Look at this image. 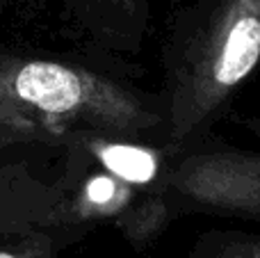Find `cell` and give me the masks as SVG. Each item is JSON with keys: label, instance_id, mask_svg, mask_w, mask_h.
I'll use <instances>...</instances> for the list:
<instances>
[{"label": "cell", "instance_id": "cell-1", "mask_svg": "<svg viewBox=\"0 0 260 258\" xmlns=\"http://www.w3.org/2000/svg\"><path fill=\"white\" fill-rule=\"evenodd\" d=\"M160 155L197 146L260 69V0H187L162 37Z\"/></svg>", "mask_w": 260, "mask_h": 258}, {"label": "cell", "instance_id": "cell-2", "mask_svg": "<svg viewBox=\"0 0 260 258\" xmlns=\"http://www.w3.org/2000/svg\"><path fill=\"white\" fill-rule=\"evenodd\" d=\"M0 128L48 131L69 144L110 140L160 151L165 108L157 91L85 62L0 57Z\"/></svg>", "mask_w": 260, "mask_h": 258}, {"label": "cell", "instance_id": "cell-3", "mask_svg": "<svg viewBox=\"0 0 260 258\" xmlns=\"http://www.w3.org/2000/svg\"><path fill=\"white\" fill-rule=\"evenodd\" d=\"M256 149L231 144L215 131L189 151L165 158L157 174L114 219L133 247L151 245L185 215L260 222V117L238 119Z\"/></svg>", "mask_w": 260, "mask_h": 258}, {"label": "cell", "instance_id": "cell-4", "mask_svg": "<svg viewBox=\"0 0 260 258\" xmlns=\"http://www.w3.org/2000/svg\"><path fill=\"white\" fill-rule=\"evenodd\" d=\"M73 35L112 64H133L151 32V0H64Z\"/></svg>", "mask_w": 260, "mask_h": 258}, {"label": "cell", "instance_id": "cell-5", "mask_svg": "<svg viewBox=\"0 0 260 258\" xmlns=\"http://www.w3.org/2000/svg\"><path fill=\"white\" fill-rule=\"evenodd\" d=\"M87 227L57 224V227H18L0 224V258H55L69 242L78 240Z\"/></svg>", "mask_w": 260, "mask_h": 258}, {"label": "cell", "instance_id": "cell-6", "mask_svg": "<svg viewBox=\"0 0 260 258\" xmlns=\"http://www.w3.org/2000/svg\"><path fill=\"white\" fill-rule=\"evenodd\" d=\"M187 258H260V233L208 229L199 233Z\"/></svg>", "mask_w": 260, "mask_h": 258}, {"label": "cell", "instance_id": "cell-7", "mask_svg": "<svg viewBox=\"0 0 260 258\" xmlns=\"http://www.w3.org/2000/svg\"><path fill=\"white\" fill-rule=\"evenodd\" d=\"M0 3H9V0H0Z\"/></svg>", "mask_w": 260, "mask_h": 258}]
</instances>
